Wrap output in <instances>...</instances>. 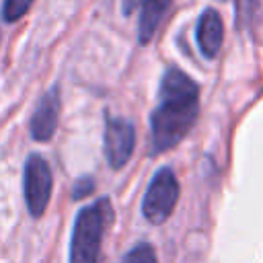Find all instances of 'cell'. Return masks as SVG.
<instances>
[{"label":"cell","instance_id":"1","mask_svg":"<svg viewBox=\"0 0 263 263\" xmlns=\"http://www.w3.org/2000/svg\"><path fill=\"white\" fill-rule=\"evenodd\" d=\"M199 113V86L183 70L171 66L158 86V105L150 115L152 152L175 148L195 125Z\"/></svg>","mask_w":263,"mask_h":263},{"label":"cell","instance_id":"2","mask_svg":"<svg viewBox=\"0 0 263 263\" xmlns=\"http://www.w3.org/2000/svg\"><path fill=\"white\" fill-rule=\"evenodd\" d=\"M111 220H113V210L109 197H101L76 214L72 240H70V263L99 261L103 236Z\"/></svg>","mask_w":263,"mask_h":263},{"label":"cell","instance_id":"3","mask_svg":"<svg viewBox=\"0 0 263 263\" xmlns=\"http://www.w3.org/2000/svg\"><path fill=\"white\" fill-rule=\"evenodd\" d=\"M177 201H179V181L168 166H162L154 173L144 193L142 214L150 224H162L171 218Z\"/></svg>","mask_w":263,"mask_h":263},{"label":"cell","instance_id":"4","mask_svg":"<svg viewBox=\"0 0 263 263\" xmlns=\"http://www.w3.org/2000/svg\"><path fill=\"white\" fill-rule=\"evenodd\" d=\"M23 187H25V201L29 208V214L33 218H41L49 197H51V187H53V177L47 160L39 154H31L25 162V177H23Z\"/></svg>","mask_w":263,"mask_h":263},{"label":"cell","instance_id":"5","mask_svg":"<svg viewBox=\"0 0 263 263\" xmlns=\"http://www.w3.org/2000/svg\"><path fill=\"white\" fill-rule=\"evenodd\" d=\"M136 148V129L134 123L117 117L107 115L105 119V156L113 171H119L127 164Z\"/></svg>","mask_w":263,"mask_h":263},{"label":"cell","instance_id":"6","mask_svg":"<svg viewBox=\"0 0 263 263\" xmlns=\"http://www.w3.org/2000/svg\"><path fill=\"white\" fill-rule=\"evenodd\" d=\"M60 107H62V101H60L58 86L49 88L39 99L31 115V138L35 142H49L53 138L58 119H60Z\"/></svg>","mask_w":263,"mask_h":263},{"label":"cell","instance_id":"7","mask_svg":"<svg viewBox=\"0 0 263 263\" xmlns=\"http://www.w3.org/2000/svg\"><path fill=\"white\" fill-rule=\"evenodd\" d=\"M195 39L199 45V51L208 58L214 60L218 55V51L222 49L224 43V23L222 16L218 14V10L214 8H205L197 21V29H195Z\"/></svg>","mask_w":263,"mask_h":263},{"label":"cell","instance_id":"8","mask_svg":"<svg viewBox=\"0 0 263 263\" xmlns=\"http://www.w3.org/2000/svg\"><path fill=\"white\" fill-rule=\"evenodd\" d=\"M171 2L173 0H142L140 21H138V39L142 45H146L154 37L166 10L171 8Z\"/></svg>","mask_w":263,"mask_h":263},{"label":"cell","instance_id":"9","mask_svg":"<svg viewBox=\"0 0 263 263\" xmlns=\"http://www.w3.org/2000/svg\"><path fill=\"white\" fill-rule=\"evenodd\" d=\"M259 8V0H236V29L251 27Z\"/></svg>","mask_w":263,"mask_h":263},{"label":"cell","instance_id":"10","mask_svg":"<svg viewBox=\"0 0 263 263\" xmlns=\"http://www.w3.org/2000/svg\"><path fill=\"white\" fill-rule=\"evenodd\" d=\"M123 263H156V251L150 242H138L127 251Z\"/></svg>","mask_w":263,"mask_h":263},{"label":"cell","instance_id":"11","mask_svg":"<svg viewBox=\"0 0 263 263\" xmlns=\"http://www.w3.org/2000/svg\"><path fill=\"white\" fill-rule=\"evenodd\" d=\"M31 4H33V0H4V4H2V18L6 23H14L21 16L27 14Z\"/></svg>","mask_w":263,"mask_h":263},{"label":"cell","instance_id":"12","mask_svg":"<svg viewBox=\"0 0 263 263\" xmlns=\"http://www.w3.org/2000/svg\"><path fill=\"white\" fill-rule=\"evenodd\" d=\"M95 189V181L90 177H84V179H78L72 187V199H82L86 195H90Z\"/></svg>","mask_w":263,"mask_h":263}]
</instances>
